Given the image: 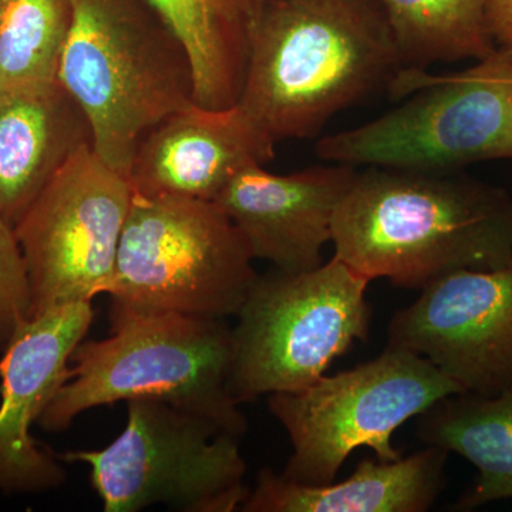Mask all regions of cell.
<instances>
[{"mask_svg":"<svg viewBox=\"0 0 512 512\" xmlns=\"http://www.w3.org/2000/svg\"><path fill=\"white\" fill-rule=\"evenodd\" d=\"M456 393L460 387L429 360L386 346L370 362L320 377L306 389L269 394V410L292 444L281 476L305 485L333 483L362 447L380 461L399 460L394 431Z\"/></svg>","mask_w":512,"mask_h":512,"instance_id":"9c48e42d","label":"cell"},{"mask_svg":"<svg viewBox=\"0 0 512 512\" xmlns=\"http://www.w3.org/2000/svg\"><path fill=\"white\" fill-rule=\"evenodd\" d=\"M369 284L336 256L312 271L258 275L232 328L235 400L306 389L357 340L365 342Z\"/></svg>","mask_w":512,"mask_h":512,"instance_id":"8992f818","label":"cell"},{"mask_svg":"<svg viewBox=\"0 0 512 512\" xmlns=\"http://www.w3.org/2000/svg\"><path fill=\"white\" fill-rule=\"evenodd\" d=\"M73 0H0V93L59 82Z\"/></svg>","mask_w":512,"mask_h":512,"instance_id":"ffe728a7","label":"cell"},{"mask_svg":"<svg viewBox=\"0 0 512 512\" xmlns=\"http://www.w3.org/2000/svg\"><path fill=\"white\" fill-rule=\"evenodd\" d=\"M107 338L74 350L66 379L39 424L63 431L87 410L157 400L241 436L247 421L229 389L232 328L224 319L150 311L111 302Z\"/></svg>","mask_w":512,"mask_h":512,"instance_id":"3957f363","label":"cell"},{"mask_svg":"<svg viewBox=\"0 0 512 512\" xmlns=\"http://www.w3.org/2000/svg\"><path fill=\"white\" fill-rule=\"evenodd\" d=\"M447 451L429 446L394 461L365 458L340 483L305 485L259 471L245 512H424L446 487Z\"/></svg>","mask_w":512,"mask_h":512,"instance_id":"2e32d148","label":"cell"},{"mask_svg":"<svg viewBox=\"0 0 512 512\" xmlns=\"http://www.w3.org/2000/svg\"><path fill=\"white\" fill-rule=\"evenodd\" d=\"M32 319L25 258L15 228L0 217V352Z\"/></svg>","mask_w":512,"mask_h":512,"instance_id":"44dd1931","label":"cell"},{"mask_svg":"<svg viewBox=\"0 0 512 512\" xmlns=\"http://www.w3.org/2000/svg\"><path fill=\"white\" fill-rule=\"evenodd\" d=\"M394 313L387 346L429 360L461 393L493 394L512 384V261L451 272Z\"/></svg>","mask_w":512,"mask_h":512,"instance_id":"8fae6325","label":"cell"},{"mask_svg":"<svg viewBox=\"0 0 512 512\" xmlns=\"http://www.w3.org/2000/svg\"><path fill=\"white\" fill-rule=\"evenodd\" d=\"M252 262L214 201L133 191L106 293L130 308L225 320L258 278Z\"/></svg>","mask_w":512,"mask_h":512,"instance_id":"52a82bcc","label":"cell"},{"mask_svg":"<svg viewBox=\"0 0 512 512\" xmlns=\"http://www.w3.org/2000/svg\"><path fill=\"white\" fill-rule=\"evenodd\" d=\"M487 22L495 45L512 47V0H487Z\"/></svg>","mask_w":512,"mask_h":512,"instance_id":"7402d4cb","label":"cell"},{"mask_svg":"<svg viewBox=\"0 0 512 512\" xmlns=\"http://www.w3.org/2000/svg\"><path fill=\"white\" fill-rule=\"evenodd\" d=\"M386 13L404 69L481 60L497 49L487 0H377Z\"/></svg>","mask_w":512,"mask_h":512,"instance_id":"d6986e66","label":"cell"},{"mask_svg":"<svg viewBox=\"0 0 512 512\" xmlns=\"http://www.w3.org/2000/svg\"><path fill=\"white\" fill-rule=\"evenodd\" d=\"M59 83L86 114L97 156L126 178L148 131L197 104L187 47L150 0H73Z\"/></svg>","mask_w":512,"mask_h":512,"instance_id":"277c9868","label":"cell"},{"mask_svg":"<svg viewBox=\"0 0 512 512\" xmlns=\"http://www.w3.org/2000/svg\"><path fill=\"white\" fill-rule=\"evenodd\" d=\"M417 433L427 446L456 453L477 468L476 483L454 510L512 498V384L493 394L444 397L420 414Z\"/></svg>","mask_w":512,"mask_h":512,"instance_id":"e0dca14e","label":"cell"},{"mask_svg":"<svg viewBox=\"0 0 512 512\" xmlns=\"http://www.w3.org/2000/svg\"><path fill=\"white\" fill-rule=\"evenodd\" d=\"M357 173L355 165L332 163L278 175L251 164L214 202L234 222L254 261L298 274L323 264L336 212Z\"/></svg>","mask_w":512,"mask_h":512,"instance_id":"4fadbf2b","label":"cell"},{"mask_svg":"<svg viewBox=\"0 0 512 512\" xmlns=\"http://www.w3.org/2000/svg\"><path fill=\"white\" fill-rule=\"evenodd\" d=\"M335 256L370 282L423 289L512 261V197L466 175L370 165L333 222Z\"/></svg>","mask_w":512,"mask_h":512,"instance_id":"6da1fadb","label":"cell"},{"mask_svg":"<svg viewBox=\"0 0 512 512\" xmlns=\"http://www.w3.org/2000/svg\"><path fill=\"white\" fill-rule=\"evenodd\" d=\"M133 200L130 181L82 148L15 227L32 318L106 293Z\"/></svg>","mask_w":512,"mask_h":512,"instance_id":"30bf717a","label":"cell"},{"mask_svg":"<svg viewBox=\"0 0 512 512\" xmlns=\"http://www.w3.org/2000/svg\"><path fill=\"white\" fill-rule=\"evenodd\" d=\"M127 424L110 446L59 454L83 463L106 512L153 505L184 512L241 510L249 493L241 436L157 400L127 402Z\"/></svg>","mask_w":512,"mask_h":512,"instance_id":"ba28073f","label":"cell"},{"mask_svg":"<svg viewBox=\"0 0 512 512\" xmlns=\"http://www.w3.org/2000/svg\"><path fill=\"white\" fill-rule=\"evenodd\" d=\"M274 141L235 104H192L151 128L131 163V188L143 195L214 201L242 168L275 158Z\"/></svg>","mask_w":512,"mask_h":512,"instance_id":"5bb4252c","label":"cell"},{"mask_svg":"<svg viewBox=\"0 0 512 512\" xmlns=\"http://www.w3.org/2000/svg\"><path fill=\"white\" fill-rule=\"evenodd\" d=\"M92 302L35 316L0 357V491L39 494L60 487L66 471L33 439V424L64 383L67 363L92 328Z\"/></svg>","mask_w":512,"mask_h":512,"instance_id":"7c38bea8","label":"cell"},{"mask_svg":"<svg viewBox=\"0 0 512 512\" xmlns=\"http://www.w3.org/2000/svg\"><path fill=\"white\" fill-rule=\"evenodd\" d=\"M191 57L195 103L228 109L247 77L259 0H150Z\"/></svg>","mask_w":512,"mask_h":512,"instance_id":"ac0fdd59","label":"cell"},{"mask_svg":"<svg viewBox=\"0 0 512 512\" xmlns=\"http://www.w3.org/2000/svg\"><path fill=\"white\" fill-rule=\"evenodd\" d=\"M404 69L377 0H259L238 106L269 140H311Z\"/></svg>","mask_w":512,"mask_h":512,"instance_id":"7a4b0ae2","label":"cell"},{"mask_svg":"<svg viewBox=\"0 0 512 512\" xmlns=\"http://www.w3.org/2000/svg\"><path fill=\"white\" fill-rule=\"evenodd\" d=\"M390 96H412L363 126L316 141L328 163L454 173L512 160V47L450 76L402 69Z\"/></svg>","mask_w":512,"mask_h":512,"instance_id":"5b68a950","label":"cell"},{"mask_svg":"<svg viewBox=\"0 0 512 512\" xmlns=\"http://www.w3.org/2000/svg\"><path fill=\"white\" fill-rule=\"evenodd\" d=\"M89 120L59 82L0 93V217L13 228L82 148Z\"/></svg>","mask_w":512,"mask_h":512,"instance_id":"9a60e30c","label":"cell"}]
</instances>
